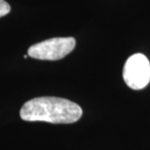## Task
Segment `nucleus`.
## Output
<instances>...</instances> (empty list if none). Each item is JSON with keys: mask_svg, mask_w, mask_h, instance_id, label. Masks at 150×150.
<instances>
[{"mask_svg": "<svg viewBox=\"0 0 150 150\" xmlns=\"http://www.w3.org/2000/svg\"><path fill=\"white\" fill-rule=\"evenodd\" d=\"M73 37H56L29 47L28 55L42 61H58L71 53L75 47Z\"/></svg>", "mask_w": 150, "mask_h": 150, "instance_id": "nucleus-2", "label": "nucleus"}, {"mask_svg": "<svg viewBox=\"0 0 150 150\" xmlns=\"http://www.w3.org/2000/svg\"><path fill=\"white\" fill-rule=\"evenodd\" d=\"M82 113V108L77 103L67 98L40 97L26 101L21 108L20 116L29 122L72 124L81 118Z\"/></svg>", "mask_w": 150, "mask_h": 150, "instance_id": "nucleus-1", "label": "nucleus"}, {"mask_svg": "<svg viewBox=\"0 0 150 150\" xmlns=\"http://www.w3.org/2000/svg\"><path fill=\"white\" fill-rule=\"evenodd\" d=\"M11 7L5 0H0V18L6 16L7 14L10 13Z\"/></svg>", "mask_w": 150, "mask_h": 150, "instance_id": "nucleus-4", "label": "nucleus"}, {"mask_svg": "<svg viewBox=\"0 0 150 150\" xmlns=\"http://www.w3.org/2000/svg\"><path fill=\"white\" fill-rule=\"evenodd\" d=\"M123 78L131 89L142 90L150 82V62L142 54H134L125 62Z\"/></svg>", "mask_w": 150, "mask_h": 150, "instance_id": "nucleus-3", "label": "nucleus"}]
</instances>
